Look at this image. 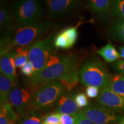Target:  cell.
I'll list each match as a JSON object with an SVG mask.
<instances>
[{"label":"cell","instance_id":"1","mask_svg":"<svg viewBox=\"0 0 124 124\" xmlns=\"http://www.w3.org/2000/svg\"><path fill=\"white\" fill-rule=\"evenodd\" d=\"M78 66L77 56L54 55L43 69L28 78L27 82L29 86L35 87L58 80L66 89L71 90L79 80Z\"/></svg>","mask_w":124,"mask_h":124},{"label":"cell","instance_id":"2","mask_svg":"<svg viewBox=\"0 0 124 124\" xmlns=\"http://www.w3.org/2000/svg\"><path fill=\"white\" fill-rule=\"evenodd\" d=\"M56 25L49 21H43L32 26L20 27L14 32L2 33L0 45L1 55L15 48L35 44V40Z\"/></svg>","mask_w":124,"mask_h":124},{"label":"cell","instance_id":"3","mask_svg":"<svg viewBox=\"0 0 124 124\" xmlns=\"http://www.w3.org/2000/svg\"><path fill=\"white\" fill-rule=\"evenodd\" d=\"M79 80L85 86H94L101 90L110 87L111 74L102 62L96 58L85 61L78 70Z\"/></svg>","mask_w":124,"mask_h":124},{"label":"cell","instance_id":"4","mask_svg":"<svg viewBox=\"0 0 124 124\" xmlns=\"http://www.w3.org/2000/svg\"><path fill=\"white\" fill-rule=\"evenodd\" d=\"M59 80H53L43 85L32 95L31 108L43 112H48L55 107L61 94L66 90Z\"/></svg>","mask_w":124,"mask_h":124},{"label":"cell","instance_id":"5","mask_svg":"<svg viewBox=\"0 0 124 124\" xmlns=\"http://www.w3.org/2000/svg\"><path fill=\"white\" fill-rule=\"evenodd\" d=\"M13 11L20 27H29L40 23L44 7L40 0H17L14 4Z\"/></svg>","mask_w":124,"mask_h":124},{"label":"cell","instance_id":"6","mask_svg":"<svg viewBox=\"0 0 124 124\" xmlns=\"http://www.w3.org/2000/svg\"><path fill=\"white\" fill-rule=\"evenodd\" d=\"M55 32L49 34L43 40L35 43L29 51V60L33 67L34 72L44 67L49 59L55 55Z\"/></svg>","mask_w":124,"mask_h":124},{"label":"cell","instance_id":"7","mask_svg":"<svg viewBox=\"0 0 124 124\" xmlns=\"http://www.w3.org/2000/svg\"><path fill=\"white\" fill-rule=\"evenodd\" d=\"M80 113L95 124H119L124 119V113L111 110L98 103L88 105Z\"/></svg>","mask_w":124,"mask_h":124},{"label":"cell","instance_id":"8","mask_svg":"<svg viewBox=\"0 0 124 124\" xmlns=\"http://www.w3.org/2000/svg\"><path fill=\"white\" fill-rule=\"evenodd\" d=\"M32 96L30 91L21 85H15L12 89L9 95V102L20 118L29 115Z\"/></svg>","mask_w":124,"mask_h":124},{"label":"cell","instance_id":"9","mask_svg":"<svg viewBox=\"0 0 124 124\" xmlns=\"http://www.w3.org/2000/svg\"><path fill=\"white\" fill-rule=\"evenodd\" d=\"M44 2L50 17L57 18L74 11L81 0H44Z\"/></svg>","mask_w":124,"mask_h":124},{"label":"cell","instance_id":"10","mask_svg":"<svg viewBox=\"0 0 124 124\" xmlns=\"http://www.w3.org/2000/svg\"><path fill=\"white\" fill-rule=\"evenodd\" d=\"M100 105L116 112L124 113V98L114 92L110 89H105L100 91L97 98Z\"/></svg>","mask_w":124,"mask_h":124},{"label":"cell","instance_id":"11","mask_svg":"<svg viewBox=\"0 0 124 124\" xmlns=\"http://www.w3.org/2000/svg\"><path fill=\"white\" fill-rule=\"evenodd\" d=\"M75 97L73 92L70 90H65L58 98L54 107L55 112L69 114L73 117L78 114L80 110L76 103Z\"/></svg>","mask_w":124,"mask_h":124},{"label":"cell","instance_id":"12","mask_svg":"<svg viewBox=\"0 0 124 124\" xmlns=\"http://www.w3.org/2000/svg\"><path fill=\"white\" fill-rule=\"evenodd\" d=\"M77 27L66 28L55 35L54 45L56 49H69L75 44L78 39Z\"/></svg>","mask_w":124,"mask_h":124},{"label":"cell","instance_id":"13","mask_svg":"<svg viewBox=\"0 0 124 124\" xmlns=\"http://www.w3.org/2000/svg\"><path fill=\"white\" fill-rule=\"evenodd\" d=\"M16 56V50L13 48L1 56L0 70L1 73L8 77L13 81L16 79L15 59Z\"/></svg>","mask_w":124,"mask_h":124},{"label":"cell","instance_id":"14","mask_svg":"<svg viewBox=\"0 0 124 124\" xmlns=\"http://www.w3.org/2000/svg\"><path fill=\"white\" fill-rule=\"evenodd\" d=\"M113 1L114 0H86L87 5L89 10L102 18H104L110 15Z\"/></svg>","mask_w":124,"mask_h":124},{"label":"cell","instance_id":"15","mask_svg":"<svg viewBox=\"0 0 124 124\" xmlns=\"http://www.w3.org/2000/svg\"><path fill=\"white\" fill-rule=\"evenodd\" d=\"M0 29L2 33L14 32L17 29L11 10L7 5L2 3L0 8Z\"/></svg>","mask_w":124,"mask_h":124},{"label":"cell","instance_id":"16","mask_svg":"<svg viewBox=\"0 0 124 124\" xmlns=\"http://www.w3.org/2000/svg\"><path fill=\"white\" fill-rule=\"evenodd\" d=\"M15 86L14 82L4 74L0 75V104L1 107L9 102V95Z\"/></svg>","mask_w":124,"mask_h":124},{"label":"cell","instance_id":"17","mask_svg":"<svg viewBox=\"0 0 124 124\" xmlns=\"http://www.w3.org/2000/svg\"><path fill=\"white\" fill-rule=\"evenodd\" d=\"M108 35L113 40L124 43V18H118L116 20L108 30Z\"/></svg>","mask_w":124,"mask_h":124},{"label":"cell","instance_id":"18","mask_svg":"<svg viewBox=\"0 0 124 124\" xmlns=\"http://www.w3.org/2000/svg\"><path fill=\"white\" fill-rule=\"evenodd\" d=\"M97 53L104 59L107 63L115 62L120 60L121 58L119 52L110 43H108L106 46L98 51Z\"/></svg>","mask_w":124,"mask_h":124},{"label":"cell","instance_id":"19","mask_svg":"<svg viewBox=\"0 0 124 124\" xmlns=\"http://www.w3.org/2000/svg\"><path fill=\"white\" fill-rule=\"evenodd\" d=\"M109 89L124 98V75L120 74H111Z\"/></svg>","mask_w":124,"mask_h":124},{"label":"cell","instance_id":"20","mask_svg":"<svg viewBox=\"0 0 124 124\" xmlns=\"http://www.w3.org/2000/svg\"><path fill=\"white\" fill-rule=\"evenodd\" d=\"M110 15L124 19V0H114L110 10Z\"/></svg>","mask_w":124,"mask_h":124},{"label":"cell","instance_id":"21","mask_svg":"<svg viewBox=\"0 0 124 124\" xmlns=\"http://www.w3.org/2000/svg\"><path fill=\"white\" fill-rule=\"evenodd\" d=\"M1 108H2L4 110L7 117L12 122H14V123H16V122H17L19 120V119L20 118V116H18L16 111L15 110L13 107L12 106L10 102L5 104L4 106L1 107Z\"/></svg>","mask_w":124,"mask_h":124},{"label":"cell","instance_id":"22","mask_svg":"<svg viewBox=\"0 0 124 124\" xmlns=\"http://www.w3.org/2000/svg\"><path fill=\"white\" fill-rule=\"evenodd\" d=\"M43 124H61L60 113L55 112L47 114L43 117Z\"/></svg>","mask_w":124,"mask_h":124},{"label":"cell","instance_id":"23","mask_svg":"<svg viewBox=\"0 0 124 124\" xmlns=\"http://www.w3.org/2000/svg\"><path fill=\"white\" fill-rule=\"evenodd\" d=\"M16 124H43V122L38 116L30 114L25 118H20Z\"/></svg>","mask_w":124,"mask_h":124},{"label":"cell","instance_id":"24","mask_svg":"<svg viewBox=\"0 0 124 124\" xmlns=\"http://www.w3.org/2000/svg\"><path fill=\"white\" fill-rule=\"evenodd\" d=\"M75 100L76 103L79 108H83L88 106L89 101L87 95L84 93H78L75 94Z\"/></svg>","mask_w":124,"mask_h":124},{"label":"cell","instance_id":"25","mask_svg":"<svg viewBox=\"0 0 124 124\" xmlns=\"http://www.w3.org/2000/svg\"><path fill=\"white\" fill-rule=\"evenodd\" d=\"M21 72L23 75L28 78L31 77L33 75L34 73L33 67L29 60L21 68Z\"/></svg>","mask_w":124,"mask_h":124},{"label":"cell","instance_id":"26","mask_svg":"<svg viewBox=\"0 0 124 124\" xmlns=\"http://www.w3.org/2000/svg\"><path fill=\"white\" fill-rule=\"evenodd\" d=\"M100 89L94 86H87L86 89V95L91 98H97L100 93Z\"/></svg>","mask_w":124,"mask_h":124},{"label":"cell","instance_id":"27","mask_svg":"<svg viewBox=\"0 0 124 124\" xmlns=\"http://www.w3.org/2000/svg\"><path fill=\"white\" fill-rule=\"evenodd\" d=\"M61 124H76L77 121L73 116L66 114H60Z\"/></svg>","mask_w":124,"mask_h":124},{"label":"cell","instance_id":"28","mask_svg":"<svg viewBox=\"0 0 124 124\" xmlns=\"http://www.w3.org/2000/svg\"><path fill=\"white\" fill-rule=\"evenodd\" d=\"M111 67L114 70L118 72L119 74L124 75V60H118L113 63Z\"/></svg>","mask_w":124,"mask_h":124},{"label":"cell","instance_id":"29","mask_svg":"<svg viewBox=\"0 0 124 124\" xmlns=\"http://www.w3.org/2000/svg\"><path fill=\"white\" fill-rule=\"evenodd\" d=\"M74 118L78 124H95L88 120L84 116H83L80 111L78 114L74 116Z\"/></svg>","mask_w":124,"mask_h":124},{"label":"cell","instance_id":"30","mask_svg":"<svg viewBox=\"0 0 124 124\" xmlns=\"http://www.w3.org/2000/svg\"><path fill=\"white\" fill-rule=\"evenodd\" d=\"M0 124H16V123L12 122L7 117L2 108H1V113H0Z\"/></svg>","mask_w":124,"mask_h":124},{"label":"cell","instance_id":"31","mask_svg":"<svg viewBox=\"0 0 124 124\" xmlns=\"http://www.w3.org/2000/svg\"><path fill=\"white\" fill-rule=\"evenodd\" d=\"M119 54L120 55L121 58L124 60V46L119 48Z\"/></svg>","mask_w":124,"mask_h":124},{"label":"cell","instance_id":"32","mask_svg":"<svg viewBox=\"0 0 124 124\" xmlns=\"http://www.w3.org/2000/svg\"><path fill=\"white\" fill-rule=\"evenodd\" d=\"M124 124V120H122V121H121V122H120V124Z\"/></svg>","mask_w":124,"mask_h":124},{"label":"cell","instance_id":"33","mask_svg":"<svg viewBox=\"0 0 124 124\" xmlns=\"http://www.w3.org/2000/svg\"><path fill=\"white\" fill-rule=\"evenodd\" d=\"M76 124H78V122H77V123H76Z\"/></svg>","mask_w":124,"mask_h":124}]
</instances>
